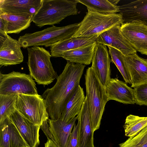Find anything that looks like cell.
I'll return each mask as SVG.
<instances>
[{"mask_svg":"<svg viewBox=\"0 0 147 147\" xmlns=\"http://www.w3.org/2000/svg\"><path fill=\"white\" fill-rule=\"evenodd\" d=\"M33 16L30 14H18L0 12V19L3 21L7 34H19L30 25Z\"/></svg>","mask_w":147,"mask_h":147,"instance_id":"d6986e66","label":"cell"},{"mask_svg":"<svg viewBox=\"0 0 147 147\" xmlns=\"http://www.w3.org/2000/svg\"><path fill=\"white\" fill-rule=\"evenodd\" d=\"M106 46L96 42L92 65L102 84L105 86L111 78L110 63L111 60Z\"/></svg>","mask_w":147,"mask_h":147,"instance_id":"5bb4252c","label":"cell"},{"mask_svg":"<svg viewBox=\"0 0 147 147\" xmlns=\"http://www.w3.org/2000/svg\"><path fill=\"white\" fill-rule=\"evenodd\" d=\"M123 23L120 13L104 14L88 9L83 19L71 38H89L100 34L117 25Z\"/></svg>","mask_w":147,"mask_h":147,"instance_id":"277c9868","label":"cell"},{"mask_svg":"<svg viewBox=\"0 0 147 147\" xmlns=\"http://www.w3.org/2000/svg\"><path fill=\"white\" fill-rule=\"evenodd\" d=\"M121 32L136 52L147 55V26L141 22L123 23Z\"/></svg>","mask_w":147,"mask_h":147,"instance_id":"9c48e42d","label":"cell"},{"mask_svg":"<svg viewBox=\"0 0 147 147\" xmlns=\"http://www.w3.org/2000/svg\"><path fill=\"white\" fill-rule=\"evenodd\" d=\"M45 147H58L53 141L48 140L45 144Z\"/></svg>","mask_w":147,"mask_h":147,"instance_id":"d6a6232c","label":"cell"},{"mask_svg":"<svg viewBox=\"0 0 147 147\" xmlns=\"http://www.w3.org/2000/svg\"><path fill=\"white\" fill-rule=\"evenodd\" d=\"M28 147H38L40 144V126L36 125L23 117L16 110L9 117Z\"/></svg>","mask_w":147,"mask_h":147,"instance_id":"8fae6325","label":"cell"},{"mask_svg":"<svg viewBox=\"0 0 147 147\" xmlns=\"http://www.w3.org/2000/svg\"><path fill=\"white\" fill-rule=\"evenodd\" d=\"M76 23L63 27L54 25L41 31L26 33L18 39L21 46L27 48L33 46L51 47L56 43L71 37L78 29Z\"/></svg>","mask_w":147,"mask_h":147,"instance_id":"8992f818","label":"cell"},{"mask_svg":"<svg viewBox=\"0 0 147 147\" xmlns=\"http://www.w3.org/2000/svg\"><path fill=\"white\" fill-rule=\"evenodd\" d=\"M86 96L83 88L79 85L66 105L60 119L67 122L80 113Z\"/></svg>","mask_w":147,"mask_h":147,"instance_id":"cb8c5ba5","label":"cell"},{"mask_svg":"<svg viewBox=\"0 0 147 147\" xmlns=\"http://www.w3.org/2000/svg\"><path fill=\"white\" fill-rule=\"evenodd\" d=\"M92 11L104 14L119 12L118 6L112 4L109 0H76Z\"/></svg>","mask_w":147,"mask_h":147,"instance_id":"d4e9b609","label":"cell"},{"mask_svg":"<svg viewBox=\"0 0 147 147\" xmlns=\"http://www.w3.org/2000/svg\"><path fill=\"white\" fill-rule=\"evenodd\" d=\"M21 46L18 40L7 33L0 34V66L19 64L24 60Z\"/></svg>","mask_w":147,"mask_h":147,"instance_id":"30bf717a","label":"cell"},{"mask_svg":"<svg viewBox=\"0 0 147 147\" xmlns=\"http://www.w3.org/2000/svg\"></svg>","mask_w":147,"mask_h":147,"instance_id":"e575fe53","label":"cell"},{"mask_svg":"<svg viewBox=\"0 0 147 147\" xmlns=\"http://www.w3.org/2000/svg\"><path fill=\"white\" fill-rule=\"evenodd\" d=\"M40 128L42 129L47 137L48 140L52 141L57 145L54 137L49 129L48 119L46 120L43 122L40 126Z\"/></svg>","mask_w":147,"mask_h":147,"instance_id":"1f68e13d","label":"cell"},{"mask_svg":"<svg viewBox=\"0 0 147 147\" xmlns=\"http://www.w3.org/2000/svg\"><path fill=\"white\" fill-rule=\"evenodd\" d=\"M96 42L116 49L125 56L137 52L122 33L120 25L115 26L100 34Z\"/></svg>","mask_w":147,"mask_h":147,"instance_id":"7c38bea8","label":"cell"},{"mask_svg":"<svg viewBox=\"0 0 147 147\" xmlns=\"http://www.w3.org/2000/svg\"><path fill=\"white\" fill-rule=\"evenodd\" d=\"M125 65L131 80V87L147 82V59L136 53L125 56Z\"/></svg>","mask_w":147,"mask_h":147,"instance_id":"9a60e30c","label":"cell"},{"mask_svg":"<svg viewBox=\"0 0 147 147\" xmlns=\"http://www.w3.org/2000/svg\"><path fill=\"white\" fill-rule=\"evenodd\" d=\"M27 50L30 75L38 84L48 85L57 79L58 76L51 62L52 56L49 51L37 46Z\"/></svg>","mask_w":147,"mask_h":147,"instance_id":"5b68a950","label":"cell"},{"mask_svg":"<svg viewBox=\"0 0 147 147\" xmlns=\"http://www.w3.org/2000/svg\"><path fill=\"white\" fill-rule=\"evenodd\" d=\"M78 124L75 123L67 141L65 147H77L78 145Z\"/></svg>","mask_w":147,"mask_h":147,"instance_id":"4dcf8cb0","label":"cell"},{"mask_svg":"<svg viewBox=\"0 0 147 147\" xmlns=\"http://www.w3.org/2000/svg\"><path fill=\"white\" fill-rule=\"evenodd\" d=\"M77 3L76 0H42L32 22L40 28L59 24L67 17L78 13Z\"/></svg>","mask_w":147,"mask_h":147,"instance_id":"3957f363","label":"cell"},{"mask_svg":"<svg viewBox=\"0 0 147 147\" xmlns=\"http://www.w3.org/2000/svg\"><path fill=\"white\" fill-rule=\"evenodd\" d=\"M107 46L109 48L111 62L114 63L117 67L125 82L131 84V79L125 63V55L117 49L109 46Z\"/></svg>","mask_w":147,"mask_h":147,"instance_id":"83f0119b","label":"cell"},{"mask_svg":"<svg viewBox=\"0 0 147 147\" xmlns=\"http://www.w3.org/2000/svg\"><path fill=\"white\" fill-rule=\"evenodd\" d=\"M77 118V116L67 122L61 119H48L49 129L58 147H65Z\"/></svg>","mask_w":147,"mask_h":147,"instance_id":"ffe728a7","label":"cell"},{"mask_svg":"<svg viewBox=\"0 0 147 147\" xmlns=\"http://www.w3.org/2000/svg\"><path fill=\"white\" fill-rule=\"evenodd\" d=\"M42 0H0V12L18 14L34 15Z\"/></svg>","mask_w":147,"mask_h":147,"instance_id":"ac0fdd59","label":"cell"},{"mask_svg":"<svg viewBox=\"0 0 147 147\" xmlns=\"http://www.w3.org/2000/svg\"><path fill=\"white\" fill-rule=\"evenodd\" d=\"M16 108L23 117L36 125L41 126L49 117L45 100L38 94H18Z\"/></svg>","mask_w":147,"mask_h":147,"instance_id":"52a82bcc","label":"cell"},{"mask_svg":"<svg viewBox=\"0 0 147 147\" xmlns=\"http://www.w3.org/2000/svg\"><path fill=\"white\" fill-rule=\"evenodd\" d=\"M119 145V147H147V126Z\"/></svg>","mask_w":147,"mask_h":147,"instance_id":"f1b7e54d","label":"cell"},{"mask_svg":"<svg viewBox=\"0 0 147 147\" xmlns=\"http://www.w3.org/2000/svg\"><path fill=\"white\" fill-rule=\"evenodd\" d=\"M109 1L112 4L117 5V4L119 3L120 1V0H109Z\"/></svg>","mask_w":147,"mask_h":147,"instance_id":"836d02e7","label":"cell"},{"mask_svg":"<svg viewBox=\"0 0 147 147\" xmlns=\"http://www.w3.org/2000/svg\"><path fill=\"white\" fill-rule=\"evenodd\" d=\"M38 94L35 81L30 74L12 71L0 73V94Z\"/></svg>","mask_w":147,"mask_h":147,"instance_id":"ba28073f","label":"cell"},{"mask_svg":"<svg viewBox=\"0 0 147 147\" xmlns=\"http://www.w3.org/2000/svg\"><path fill=\"white\" fill-rule=\"evenodd\" d=\"M136 103L147 105V82L134 88Z\"/></svg>","mask_w":147,"mask_h":147,"instance_id":"f546056e","label":"cell"},{"mask_svg":"<svg viewBox=\"0 0 147 147\" xmlns=\"http://www.w3.org/2000/svg\"><path fill=\"white\" fill-rule=\"evenodd\" d=\"M86 95L94 131L99 129L108 100L105 87L98 78L94 67L87 69L85 74Z\"/></svg>","mask_w":147,"mask_h":147,"instance_id":"7a4b0ae2","label":"cell"},{"mask_svg":"<svg viewBox=\"0 0 147 147\" xmlns=\"http://www.w3.org/2000/svg\"><path fill=\"white\" fill-rule=\"evenodd\" d=\"M98 37L89 38H70L59 42L50 47L52 57H60L63 53L96 42Z\"/></svg>","mask_w":147,"mask_h":147,"instance_id":"603a6c76","label":"cell"},{"mask_svg":"<svg viewBox=\"0 0 147 147\" xmlns=\"http://www.w3.org/2000/svg\"><path fill=\"white\" fill-rule=\"evenodd\" d=\"M78 124L77 147H94V133L87 97L77 116Z\"/></svg>","mask_w":147,"mask_h":147,"instance_id":"4fadbf2b","label":"cell"},{"mask_svg":"<svg viewBox=\"0 0 147 147\" xmlns=\"http://www.w3.org/2000/svg\"><path fill=\"white\" fill-rule=\"evenodd\" d=\"M0 147H28L9 118L0 124Z\"/></svg>","mask_w":147,"mask_h":147,"instance_id":"44dd1931","label":"cell"},{"mask_svg":"<svg viewBox=\"0 0 147 147\" xmlns=\"http://www.w3.org/2000/svg\"><path fill=\"white\" fill-rule=\"evenodd\" d=\"M147 126V117L129 115L127 117L123 125L125 135L129 137L134 136Z\"/></svg>","mask_w":147,"mask_h":147,"instance_id":"484cf974","label":"cell"},{"mask_svg":"<svg viewBox=\"0 0 147 147\" xmlns=\"http://www.w3.org/2000/svg\"><path fill=\"white\" fill-rule=\"evenodd\" d=\"M123 23L140 22L147 26V0H138L118 6Z\"/></svg>","mask_w":147,"mask_h":147,"instance_id":"e0dca14e","label":"cell"},{"mask_svg":"<svg viewBox=\"0 0 147 147\" xmlns=\"http://www.w3.org/2000/svg\"><path fill=\"white\" fill-rule=\"evenodd\" d=\"M96 42L65 52L60 56L74 63L89 65L92 62Z\"/></svg>","mask_w":147,"mask_h":147,"instance_id":"7402d4cb","label":"cell"},{"mask_svg":"<svg viewBox=\"0 0 147 147\" xmlns=\"http://www.w3.org/2000/svg\"><path fill=\"white\" fill-rule=\"evenodd\" d=\"M105 87L108 101L113 100L125 104L136 103L134 89L117 78H111Z\"/></svg>","mask_w":147,"mask_h":147,"instance_id":"2e32d148","label":"cell"},{"mask_svg":"<svg viewBox=\"0 0 147 147\" xmlns=\"http://www.w3.org/2000/svg\"><path fill=\"white\" fill-rule=\"evenodd\" d=\"M18 94H0V124L2 123L16 110Z\"/></svg>","mask_w":147,"mask_h":147,"instance_id":"4316f807","label":"cell"},{"mask_svg":"<svg viewBox=\"0 0 147 147\" xmlns=\"http://www.w3.org/2000/svg\"><path fill=\"white\" fill-rule=\"evenodd\" d=\"M67 62L55 85L47 88L41 95L45 100L49 117L51 119L60 118L66 105L80 85L86 66Z\"/></svg>","mask_w":147,"mask_h":147,"instance_id":"6da1fadb","label":"cell"}]
</instances>
